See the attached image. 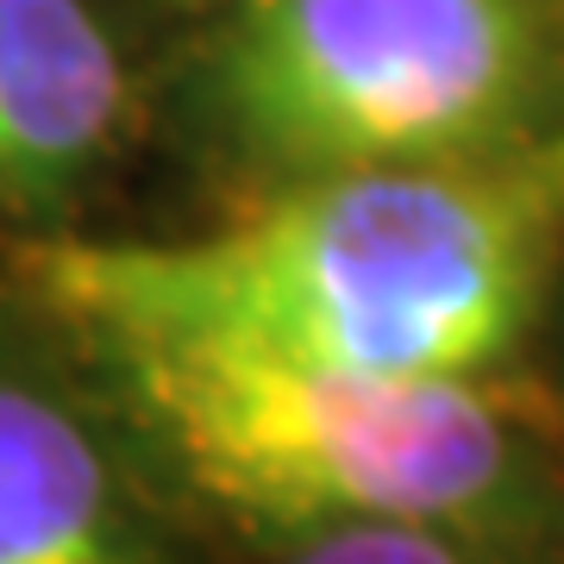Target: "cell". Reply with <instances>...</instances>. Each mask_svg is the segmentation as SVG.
Returning <instances> with one entry per match:
<instances>
[{
	"instance_id": "5b68a950",
	"label": "cell",
	"mask_w": 564,
	"mask_h": 564,
	"mask_svg": "<svg viewBox=\"0 0 564 564\" xmlns=\"http://www.w3.org/2000/svg\"><path fill=\"white\" fill-rule=\"evenodd\" d=\"M126 113V69L82 0H0V202L69 195Z\"/></svg>"
},
{
	"instance_id": "3957f363",
	"label": "cell",
	"mask_w": 564,
	"mask_h": 564,
	"mask_svg": "<svg viewBox=\"0 0 564 564\" xmlns=\"http://www.w3.org/2000/svg\"><path fill=\"white\" fill-rule=\"evenodd\" d=\"M540 0H251L220 57L239 139L295 176L502 158L545 95Z\"/></svg>"
},
{
	"instance_id": "6da1fadb",
	"label": "cell",
	"mask_w": 564,
	"mask_h": 564,
	"mask_svg": "<svg viewBox=\"0 0 564 564\" xmlns=\"http://www.w3.org/2000/svg\"><path fill=\"white\" fill-rule=\"evenodd\" d=\"M564 214V144L326 170L188 239H39L20 282L82 333L226 339L370 377H477L527 333Z\"/></svg>"
},
{
	"instance_id": "277c9868",
	"label": "cell",
	"mask_w": 564,
	"mask_h": 564,
	"mask_svg": "<svg viewBox=\"0 0 564 564\" xmlns=\"http://www.w3.org/2000/svg\"><path fill=\"white\" fill-rule=\"evenodd\" d=\"M0 564H158L95 421L20 370H0Z\"/></svg>"
},
{
	"instance_id": "8992f818",
	"label": "cell",
	"mask_w": 564,
	"mask_h": 564,
	"mask_svg": "<svg viewBox=\"0 0 564 564\" xmlns=\"http://www.w3.org/2000/svg\"><path fill=\"white\" fill-rule=\"evenodd\" d=\"M295 564H464L445 527H333L295 552Z\"/></svg>"
},
{
	"instance_id": "7a4b0ae2",
	"label": "cell",
	"mask_w": 564,
	"mask_h": 564,
	"mask_svg": "<svg viewBox=\"0 0 564 564\" xmlns=\"http://www.w3.org/2000/svg\"><path fill=\"white\" fill-rule=\"evenodd\" d=\"M95 351L182 477L270 533L458 527L514 477V440L470 377H370L226 339Z\"/></svg>"
}]
</instances>
